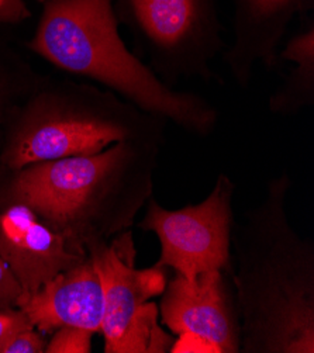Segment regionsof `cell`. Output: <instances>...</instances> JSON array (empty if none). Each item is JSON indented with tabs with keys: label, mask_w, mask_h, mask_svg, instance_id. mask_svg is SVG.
Segmentation results:
<instances>
[{
	"label": "cell",
	"mask_w": 314,
	"mask_h": 353,
	"mask_svg": "<svg viewBox=\"0 0 314 353\" xmlns=\"http://www.w3.org/2000/svg\"><path fill=\"white\" fill-rule=\"evenodd\" d=\"M235 185L227 173H219L213 189L197 204L168 210L154 197L137 227L157 236L161 254L155 265L188 280L202 273L230 270L233 197Z\"/></svg>",
	"instance_id": "52a82bcc"
},
{
	"label": "cell",
	"mask_w": 314,
	"mask_h": 353,
	"mask_svg": "<svg viewBox=\"0 0 314 353\" xmlns=\"http://www.w3.org/2000/svg\"><path fill=\"white\" fill-rule=\"evenodd\" d=\"M288 172L234 223L231 266L242 353H314V242L288 214Z\"/></svg>",
	"instance_id": "6da1fadb"
},
{
	"label": "cell",
	"mask_w": 314,
	"mask_h": 353,
	"mask_svg": "<svg viewBox=\"0 0 314 353\" xmlns=\"http://www.w3.org/2000/svg\"><path fill=\"white\" fill-rule=\"evenodd\" d=\"M0 258L19 281L21 294H28L88 254L28 205L0 199Z\"/></svg>",
	"instance_id": "9c48e42d"
},
{
	"label": "cell",
	"mask_w": 314,
	"mask_h": 353,
	"mask_svg": "<svg viewBox=\"0 0 314 353\" xmlns=\"http://www.w3.org/2000/svg\"><path fill=\"white\" fill-rule=\"evenodd\" d=\"M21 294L19 281L0 258V307H16L17 299Z\"/></svg>",
	"instance_id": "2e32d148"
},
{
	"label": "cell",
	"mask_w": 314,
	"mask_h": 353,
	"mask_svg": "<svg viewBox=\"0 0 314 353\" xmlns=\"http://www.w3.org/2000/svg\"><path fill=\"white\" fill-rule=\"evenodd\" d=\"M168 123L106 92H44L21 113L0 157L6 173L27 165L93 155L127 141L164 143Z\"/></svg>",
	"instance_id": "277c9868"
},
{
	"label": "cell",
	"mask_w": 314,
	"mask_h": 353,
	"mask_svg": "<svg viewBox=\"0 0 314 353\" xmlns=\"http://www.w3.org/2000/svg\"><path fill=\"white\" fill-rule=\"evenodd\" d=\"M119 28L113 0H47L28 47L57 68L103 85L147 114L193 137H210L219 125V110L200 94L164 83L128 50Z\"/></svg>",
	"instance_id": "3957f363"
},
{
	"label": "cell",
	"mask_w": 314,
	"mask_h": 353,
	"mask_svg": "<svg viewBox=\"0 0 314 353\" xmlns=\"http://www.w3.org/2000/svg\"><path fill=\"white\" fill-rule=\"evenodd\" d=\"M43 2H47V0H43Z\"/></svg>",
	"instance_id": "ac0fdd59"
},
{
	"label": "cell",
	"mask_w": 314,
	"mask_h": 353,
	"mask_svg": "<svg viewBox=\"0 0 314 353\" xmlns=\"http://www.w3.org/2000/svg\"><path fill=\"white\" fill-rule=\"evenodd\" d=\"M233 41L223 59L241 89L258 63L275 69L277 54L295 20L314 13V0H233Z\"/></svg>",
	"instance_id": "30bf717a"
},
{
	"label": "cell",
	"mask_w": 314,
	"mask_h": 353,
	"mask_svg": "<svg viewBox=\"0 0 314 353\" xmlns=\"http://www.w3.org/2000/svg\"><path fill=\"white\" fill-rule=\"evenodd\" d=\"M27 16V10L20 0H0V19L19 20Z\"/></svg>",
	"instance_id": "e0dca14e"
},
{
	"label": "cell",
	"mask_w": 314,
	"mask_h": 353,
	"mask_svg": "<svg viewBox=\"0 0 314 353\" xmlns=\"http://www.w3.org/2000/svg\"><path fill=\"white\" fill-rule=\"evenodd\" d=\"M134 52L170 88L215 79L213 62L226 50L220 0H113Z\"/></svg>",
	"instance_id": "5b68a950"
},
{
	"label": "cell",
	"mask_w": 314,
	"mask_h": 353,
	"mask_svg": "<svg viewBox=\"0 0 314 353\" xmlns=\"http://www.w3.org/2000/svg\"><path fill=\"white\" fill-rule=\"evenodd\" d=\"M31 327L27 315L19 307H0V347L14 334Z\"/></svg>",
	"instance_id": "9a60e30c"
},
{
	"label": "cell",
	"mask_w": 314,
	"mask_h": 353,
	"mask_svg": "<svg viewBox=\"0 0 314 353\" xmlns=\"http://www.w3.org/2000/svg\"><path fill=\"white\" fill-rule=\"evenodd\" d=\"M297 23L277 54L279 63L293 66L268 100L269 112L281 117L297 116L314 105V13Z\"/></svg>",
	"instance_id": "7c38bea8"
},
{
	"label": "cell",
	"mask_w": 314,
	"mask_h": 353,
	"mask_svg": "<svg viewBox=\"0 0 314 353\" xmlns=\"http://www.w3.org/2000/svg\"><path fill=\"white\" fill-rule=\"evenodd\" d=\"M158 311L172 334L202 343L206 352H241V324L227 272H207L193 280L173 273Z\"/></svg>",
	"instance_id": "ba28073f"
},
{
	"label": "cell",
	"mask_w": 314,
	"mask_h": 353,
	"mask_svg": "<svg viewBox=\"0 0 314 353\" xmlns=\"http://www.w3.org/2000/svg\"><path fill=\"white\" fill-rule=\"evenodd\" d=\"M93 335L84 328L62 327L51 334L46 353H90Z\"/></svg>",
	"instance_id": "4fadbf2b"
},
{
	"label": "cell",
	"mask_w": 314,
	"mask_h": 353,
	"mask_svg": "<svg viewBox=\"0 0 314 353\" xmlns=\"http://www.w3.org/2000/svg\"><path fill=\"white\" fill-rule=\"evenodd\" d=\"M103 292L100 334L106 353L172 352L175 339L159 325L158 305L153 301L164 293L166 269L153 265L135 268L137 250L131 231L110 241L86 245Z\"/></svg>",
	"instance_id": "8992f818"
},
{
	"label": "cell",
	"mask_w": 314,
	"mask_h": 353,
	"mask_svg": "<svg viewBox=\"0 0 314 353\" xmlns=\"http://www.w3.org/2000/svg\"><path fill=\"white\" fill-rule=\"evenodd\" d=\"M16 307L46 336L62 327L100 334L103 292L99 274L88 256L54 276L36 292L20 294Z\"/></svg>",
	"instance_id": "8fae6325"
},
{
	"label": "cell",
	"mask_w": 314,
	"mask_h": 353,
	"mask_svg": "<svg viewBox=\"0 0 314 353\" xmlns=\"http://www.w3.org/2000/svg\"><path fill=\"white\" fill-rule=\"evenodd\" d=\"M47 336L34 327L19 331L0 347V353H44Z\"/></svg>",
	"instance_id": "5bb4252c"
},
{
	"label": "cell",
	"mask_w": 314,
	"mask_h": 353,
	"mask_svg": "<svg viewBox=\"0 0 314 353\" xmlns=\"http://www.w3.org/2000/svg\"><path fill=\"white\" fill-rule=\"evenodd\" d=\"M164 143L127 141L93 155L69 157L8 172L0 199L19 201L78 250L130 231L154 192Z\"/></svg>",
	"instance_id": "7a4b0ae2"
}]
</instances>
